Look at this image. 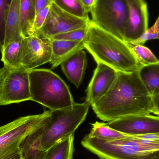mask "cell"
Instances as JSON below:
<instances>
[{"mask_svg": "<svg viewBox=\"0 0 159 159\" xmlns=\"http://www.w3.org/2000/svg\"><path fill=\"white\" fill-rule=\"evenodd\" d=\"M91 107L97 117L109 122L127 116L152 113L153 97L137 71L118 72L108 92Z\"/></svg>", "mask_w": 159, "mask_h": 159, "instance_id": "cell-1", "label": "cell"}, {"mask_svg": "<svg viewBox=\"0 0 159 159\" xmlns=\"http://www.w3.org/2000/svg\"><path fill=\"white\" fill-rule=\"evenodd\" d=\"M83 43L96 63H103L117 71L132 72L141 67L126 42L100 29L91 20Z\"/></svg>", "mask_w": 159, "mask_h": 159, "instance_id": "cell-2", "label": "cell"}, {"mask_svg": "<svg viewBox=\"0 0 159 159\" xmlns=\"http://www.w3.org/2000/svg\"><path fill=\"white\" fill-rule=\"evenodd\" d=\"M81 144L101 159H159V139L132 135L110 141L86 135Z\"/></svg>", "mask_w": 159, "mask_h": 159, "instance_id": "cell-3", "label": "cell"}, {"mask_svg": "<svg viewBox=\"0 0 159 159\" xmlns=\"http://www.w3.org/2000/svg\"><path fill=\"white\" fill-rule=\"evenodd\" d=\"M29 76L31 101L50 110L70 108L75 104L68 85L51 70L33 69Z\"/></svg>", "mask_w": 159, "mask_h": 159, "instance_id": "cell-4", "label": "cell"}, {"mask_svg": "<svg viewBox=\"0 0 159 159\" xmlns=\"http://www.w3.org/2000/svg\"><path fill=\"white\" fill-rule=\"evenodd\" d=\"M90 104L85 101L66 109L50 110V114L43 121L41 143L47 150L60 140L71 134L82 124L88 114Z\"/></svg>", "mask_w": 159, "mask_h": 159, "instance_id": "cell-5", "label": "cell"}, {"mask_svg": "<svg viewBox=\"0 0 159 159\" xmlns=\"http://www.w3.org/2000/svg\"><path fill=\"white\" fill-rule=\"evenodd\" d=\"M49 114L50 110L39 115L20 117L0 126V159H22L20 144Z\"/></svg>", "mask_w": 159, "mask_h": 159, "instance_id": "cell-6", "label": "cell"}, {"mask_svg": "<svg viewBox=\"0 0 159 159\" xmlns=\"http://www.w3.org/2000/svg\"><path fill=\"white\" fill-rule=\"evenodd\" d=\"M90 12L93 24L124 41L129 15L127 0H97Z\"/></svg>", "mask_w": 159, "mask_h": 159, "instance_id": "cell-7", "label": "cell"}, {"mask_svg": "<svg viewBox=\"0 0 159 159\" xmlns=\"http://www.w3.org/2000/svg\"><path fill=\"white\" fill-rule=\"evenodd\" d=\"M30 70L4 65L0 69V105L31 100Z\"/></svg>", "mask_w": 159, "mask_h": 159, "instance_id": "cell-8", "label": "cell"}, {"mask_svg": "<svg viewBox=\"0 0 159 159\" xmlns=\"http://www.w3.org/2000/svg\"><path fill=\"white\" fill-rule=\"evenodd\" d=\"M89 18L77 17L67 13L52 2L45 22L36 36L50 39L57 34L88 27Z\"/></svg>", "mask_w": 159, "mask_h": 159, "instance_id": "cell-9", "label": "cell"}, {"mask_svg": "<svg viewBox=\"0 0 159 159\" xmlns=\"http://www.w3.org/2000/svg\"><path fill=\"white\" fill-rule=\"evenodd\" d=\"M52 55L51 43L49 39L36 36L24 37L22 43L21 67L30 70L47 62Z\"/></svg>", "mask_w": 159, "mask_h": 159, "instance_id": "cell-10", "label": "cell"}, {"mask_svg": "<svg viewBox=\"0 0 159 159\" xmlns=\"http://www.w3.org/2000/svg\"><path fill=\"white\" fill-rule=\"evenodd\" d=\"M107 124L110 128L130 136L159 133V116L150 114L127 116Z\"/></svg>", "mask_w": 159, "mask_h": 159, "instance_id": "cell-11", "label": "cell"}, {"mask_svg": "<svg viewBox=\"0 0 159 159\" xmlns=\"http://www.w3.org/2000/svg\"><path fill=\"white\" fill-rule=\"evenodd\" d=\"M127 1L129 15L123 40L126 43H131L139 39L148 29V12L144 0Z\"/></svg>", "mask_w": 159, "mask_h": 159, "instance_id": "cell-12", "label": "cell"}, {"mask_svg": "<svg viewBox=\"0 0 159 159\" xmlns=\"http://www.w3.org/2000/svg\"><path fill=\"white\" fill-rule=\"evenodd\" d=\"M118 73L106 64L97 63L86 90V102L91 106L103 96L112 87L117 77Z\"/></svg>", "mask_w": 159, "mask_h": 159, "instance_id": "cell-13", "label": "cell"}, {"mask_svg": "<svg viewBox=\"0 0 159 159\" xmlns=\"http://www.w3.org/2000/svg\"><path fill=\"white\" fill-rule=\"evenodd\" d=\"M87 64L86 52L81 50L64 61L60 65L68 79L78 88L83 80Z\"/></svg>", "mask_w": 159, "mask_h": 159, "instance_id": "cell-14", "label": "cell"}, {"mask_svg": "<svg viewBox=\"0 0 159 159\" xmlns=\"http://www.w3.org/2000/svg\"><path fill=\"white\" fill-rule=\"evenodd\" d=\"M49 40L52 48V55L49 61L51 69H56L76 52L85 49L83 41Z\"/></svg>", "mask_w": 159, "mask_h": 159, "instance_id": "cell-15", "label": "cell"}, {"mask_svg": "<svg viewBox=\"0 0 159 159\" xmlns=\"http://www.w3.org/2000/svg\"><path fill=\"white\" fill-rule=\"evenodd\" d=\"M21 35L20 0H12L6 18L5 36L3 48Z\"/></svg>", "mask_w": 159, "mask_h": 159, "instance_id": "cell-16", "label": "cell"}, {"mask_svg": "<svg viewBox=\"0 0 159 159\" xmlns=\"http://www.w3.org/2000/svg\"><path fill=\"white\" fill-rule=\"evenodd\" d=\"M42 124L28 134L20 144L22 159H45L47 150L43 149L41 143Z\"/></svg>", "mask_w": 159, "mask_h": 159, "instance_id": "cell-17", "label": "cell"}, {"mask_svg": "<svg viewBox=\"0 0 159 159\" xmlns=\"http://www.w3.org/2000/svg\"><path fill=\"white\" fill-rule=\"evenodd\" d=\"M137 72L149 94L153 97L159 94V60L153 64L141 66Z\"/></svg>", "mask_w": 159, "mask_h": 159, "instance_id": "cell-18", "label": "cell"}, {"mask_svg": "<svg viewBox=\"0 0 159 159\" xmlns=\"http://www.w3.org/2000/svg\"><path fill=\"white\" fill-rule=\"evenodd\" d=\"M74 134L65 137L47 150L45 159H73Z\"/></svg>", "mask_w": 159, "mask_h": 159, "instance_id": "cell-19", "label": "cell"}, {"mask_svg": "<svg viewBox=\"0 0 159 159\" xmlns=\"http://www.w3.org/2000/svg\"><path fill=\"white\" fill-rule=\"evenodd\" d=\"M24 37L22 35H20L14 42L3 48L1 51L2 55L1 60L4 65L15 68L21 67L20 61Z\"/></svg>", "mask_w": 159, "mask_h": 159, "instance_id": "cell-20", "label": "cell"}, {"mask_svg": "<svg viewBox=\"0 0 159 159\" xmlns=\"http://www.w3.org/2000/svg\"><path fill=\"white\" fill-rule=\"evenodd\" d=\"M36 15L34 0H20V29L23 37L29 36Z\"/></svg>", "mask_w": 159, "mask_h": 159, "instance_id": "cell-21", "label": "cell"}, {"mask_svg": "<svg viewBox=\"0 0 159 159\" xmlns=\"http://www.w3.org/2000/svg\"><path fill=\"white\" fill-rule=\"evenodd\" d=\"M91 125L92 128L90 132L87 135L91 138L112 141L125 139L130 136L110 128L104 122L96 121L91 123Z\"/></svg>", "mask_w": 159, "mask_h": 159, "instance_id": "cell-22", "label": "cell"}, {"mask_svg": "<svg viewBox=\"0 0 159 159\" xmlns=\"http://www.w3.org/2000/svg\"><path fill=\"white\" fill-rule=\"evenodd\" d=\"M127 43L140 66L153 64L158 61L152 51L143 45L132 42Z\"/></svg>", "mask_w": 159, "mask_h": 159, "instance_id": "cell-23", "label": "cell"}, {"mask_svg": "<svg viewBox=\"0 0 159 159\" xmlns=\"http://www.w3.org/2000/svg\"><path fill=\"white\" fill-rule=\"evenodd\" d=\"M53 2L71 15L80 18H89V13L85 9L80 0H53Z\"/></svg>", "mask_w": 159, "mask_h": 159, "instance_id": "cell-24", "label": "cell"}, {"mask_svg": "<svg viewBox=\"0 0 159 159\" xmlns=\"http://www.w3.org/2000/svg\"><path fill=\"white\" fill-rule=\"evenodd\" d=\"M88 27H88L82 29L73 30L67 32L57 34L49 39L71 41H83L87 35Z\"/></svg>", "mask_w": 159, "mask_h": 159, "instance_id": "cell-25", "label": "cell"}, {"mask_svg": "<svg viewBox=\"0 0 159 159\" xmlns=\"http://www.w3.org/2000/svg\"><path fill=\"white\" fill-rule=\"evenodd\" d=\"M12 0H0V50L2 51L5 36L6 18Z\"/></svg>", "mask_w": 159, "mask_h": 159, "instance_id": "cell-26", "label": "cell"}, {"mask_svg": "<svg viewBox=\"0 0 159 159\" xmlns=\"http://www.w3.org/2000/svg\"><path fill=\"white\" fill-rule=\"evenodd\" d=\"M50 6H49L44 8L36 14L32 27L29 33V36H36L38 32L43 26L48 15Z\"/></svg>", "mask_w": 159, "mask_h": 159, "instance_id": "cell-27", "label": "cell"}, {"mask_svg": "<svg viewBox=\"0 0 159 159\" xmlns=\"http://www.w3.org/2000/svg\"><path fill=\"white\" fill-rule=\"evenodd\" d=\"M154 39L159 40V14L154 25L151 28H148L139 39L132 43L143 45L147 41Z\"/></svg>", "mask_w": 159, "mask_h": 159, "instance_id": "cell-28", "label": "cell"}, {"mask_svg": "<svg viewBox=\"0 0 159 159\" xmlns=\"http://www.w3.org/2000/svg\"><path fill=\"white\" fill-rule=\"evenodd\" d=\"M36 14L41 10L49 6L53 2V0H34Z\"/></svg>", "mask_w": 159, "mask_h": 159, "instance_id": "cell-29", "label": "cell"}, {"mask_svg": "<svg viewBox=\"0 0 159 159\" xmlns=\"http://www.w3.org/2000/svg\"><path fill=\"white\" fill-rule=\"evenodd\" d=\"M80 1L86 10L89 13L92 8L95 5L97 0H80Z\"/></svg>", "mask_w": 159, "mask_h": 159, "instance_id": "cell-30", "label": "cell"}, {"mask_svg": "<svg viewBox=\"0 0 159 159\" xmlns=\"http://www.w3.org/2000/svg\"><path fill=\"white\" fill-rule=\"evenodd\" d=\"M153 104L152 113L159 116V94L153 97Z\"/></svg>", "mask_w": 159, "mask_h": 159, "instance_id": "cell-31", "label": "cell"}]
</instances>
